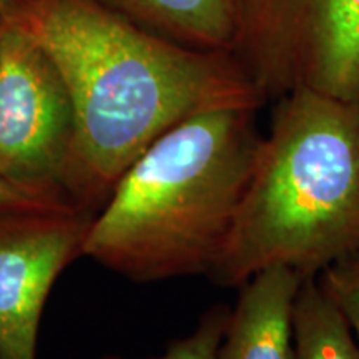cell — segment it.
I'll list each match as a JSON object with an SVG mask.
<instances>
[{"mask_svg": "<svg viewBox=\"0 0 359 359\" xmlns=\"http://www.w3.org/2000/svg\"><path fill=\"white\" fill-rule=\"evenodd\" d=\"M354 331L320 278L306 276L293 309L294 359H359Z\"/></svg>", "mask_w": 359, "mask_h": 359, "instance_id": "obj_9", "label": "cell"}, {"mask_svg": "<svg viewBox=\"0 0 359 359\" xmlns=\"http://www.w3.org/2000/svg\"><path fill=\"white\" fill-rule=\"evenodd\" d=\"M0 20H2V17H0Z\"/></svg>", "mask_w": 359, "mask_h": 359, "instance_id": "obj_14", "label": "cell"}, {"mask_svg": "<svg viewBox=\"0 0 359 359\" xmlns=\"http://www.w3.org/2000/svg\"><path fill=\"white\" fill-rule=\"evenodd\" d=\"M318 278L359 339V251L330 264Z\"/></svg>", "mask_w": 359, "mask_h": 359, "instance_id": "obj_11", "label": "cell"}, {"mask_svg": "<svg viewBox=\"0 0 359 359\" xmlns=\"http://www.w3.org/2000/svg\"><path fill=\"white\" fill-rule=\"evenodd\" d=\"M304 278L290 266H269L243 283L218 359H294L293 309Z\"/></svg>", "mask_w": 359, "mask_h": 359, "instance_id": "obj_7", "label": "cell"}, {"mask_svg": "<svg viewBox=\"0 0 359 359\" xmlns=\"http://www.w3.org/2000/svg\"><path fill=\"white\" fill-rule=\"evenodd\" d=\"M359 251V100L296 88L262 138L231 235L210 278L240 288L269 266L304 276Z\"/></svg>", "mask_w": 359, "mask_h": 359, "instance_id": "obj_3", "label": "cell"}, {"mask_svg": "<svg viewBox=\"0 0 359 359\" xmlns=\"http://www.w3.org/2000/svg\"><path fill=\"white\" fill-rule=\"evenodd\" d=\"M53 208H72V206H58L42 201L29 195L20 188H17L7 180L0 177V215L17 213V212H37V210H53ZM80 210V208H79Z\"/></svg>", "mask_w": 359, "mask_h": 359, "instance_id": "obj_12", "label": "cell"}, {"mask_svg": "<svg viewBox=\"0 0 359 359\" xmlns=\"http://www.w3.org/2000/svg\"><path fill=\"white\" fill-rule=\"evenodd\" d=\"M228 316H230L228 306L218 304L210 308L201 316L196 330L187 338L173 341L160 359H218V349L226 330Z\"/></svg>", "mask_w": 359, "mask_h": 359, "instance_id": "obj_10", "label": "cell"}, {"mask_svg": "<svg viewBox=\"0 0 359 359\" xmlns=\"http://www.w3.org/2000/svg\"><path fill=\"white\" fill-rule=\"evenodd\" d=\"M95 215L79 208L0 215V359H37L45 302L60 273L83 257Z\"/></svg>", "mask_w": 359, "mask_h": 359, "instance_id": "obj_6", "label": "cell"}, {"mask_svg": "<svg viewBox=\"0 0 359 359\" xmlns=\"http://www.w3.org/2000/svg\"><path fill=\"white\" fill-rule=\"evenodd\" d=\"M75 115L57 67L25 32L0 20V177L35 198L72 206Z\"/></svg>", "mask_w": 359, "mask_h": 359, "instance_id": "obj_5", "label": "cell"}, {"mask_svg": "<svg viewBox=\"0 0 359 359\" xmlns=\"http://www.w3.org/2000/svg\"><path fill=\"white\" fill-rule=\"evenodd\" d=\"M137 25L173 42L231 53L240 0H100Z\"/></svg>", "mask_w": 359, "mask_h": 359, "instance_id": "obj_8", "label": "cell"}, {"mask_svg": "<svg viewBox=\"0 0 359 359\" xmlns=\"http://www.w3.org/2000/svg\"><path fill=\"white\" fill-rule=\"evenodd\" d=\"M231 55L264 100L296 88L359 100V0H240Z\"/></svg>", "mask_w": 359, "mask_h": 359, "instance_id": "obj_4", "label": "cell"}, {"mask_svg": "<svg viewBox=\"0 0 359 359\" xmlns=\"http://www.w3.org/2000/svg\"><path fill=\"white\" fill-rule=\"evenodd\" d=\"M12 0H0V17L4 15L8 11V7H11Z\"/></svg>", "mask_w": 359, "mask_h": 359, "instance_id": "obj_13", "label": "cell"}, {"mask_svg": "<svg viewBox=\"0 0 359 359\" xmlns=\"http://www.w3.org/2000/svg\"><path fill=\"white\" fill-rule=\"evenodd\" d=\"M57 67L75 115L70 201L95 213L161 135L190 116L264 98L228 52L187 47L100 0H12L4 13Z\"/></svg>", "mask_w": 359, "mask_h": 359, "instance_id": "obj_1", "label": "cell"}, {"mask_svg": "<svg viewBox=\"0 0 359 359\" xmlns=\"http://www.w3.org/2000/svg\"><path fill=\"white\" fill-rule=\"evenodd\" d=\"M255 111H203L161 135L93 217L83 257L135 283L208 276L253 173Z\"/></svg>", "mask_w": 359, "mask_h": 359, "instance_id": "obj_2", "label": "cell"}]
</instances>
